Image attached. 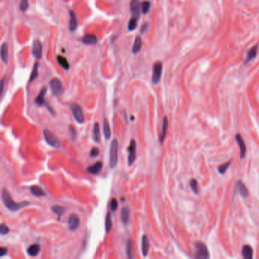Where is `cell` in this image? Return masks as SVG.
Instances as JSON below:
<instances>
[{
    "mask_svg": "<svg viewBox=\"0 0 259 259\" xmlns=\"http://www.w3.org/2000/svg\"><path fill=\"white\" fill-rule=\"evenodd\" d=\"M38 69H39V63H35V65H34V69H33L31 75H30V80H29L30 82H32L34 79H36V78L38 77Z\"/></svg>",
    "mask_w": 259,
    "mask_h": 259,
    "instance_id": "836d02e7",
    "label": "cell"
},
{
    "mask_svg": "<svg viewBox=\"0 0 259 259\" xmlns=\"http://www.w3.org/2000/svg\"><path fill=\"white\" fill-rule=\"evenodd\" d=\"M97 37L96 35L93 34H89L84 36L82 42L86 45H94L97 43Z\"/></svg>",
    "mask_w": 259,
    "mask_h": 259,
    "instance_id": "e0dca14e",
    "label": "cell"
},
{
    "mask_svg": "<svg viewBox=\"0 0 259 259\" xmlns=\"http://www.w3.org/2000/svg\"><path fill=\"white\" fill-rule=\"evenodd\" d=\"M50 87L54 96H61L64 93V87L61 81L58 78H53L50 82Z\"/></svg>",
    "mask_w": 259,
    "mask_h": 259,
    "instance_id": "8992f818",
    "label": "cell"
},
{
    "mask_svg": "<svg viewBox=\"0 0 259 259\" xmlns=\"http://www.w3.org/2000/svg\"><path fill=\"white\" fill-rule=\"evenodd\" d=\"M69 129H70V133H71V135H72V138L74 139V138H76V135H77V132H76L75 129H74V127L70 126L69 127Z\"/></svg>",
    "mask_w": 259,
    "mask_h": 259,
    "instance_id": "7bdbcfd3",
    "label": "cell"
},
{
    "mask_svg": "<svg viewBox=\"0 0 259 259\" xmlns=\"http://www.w3.org/2000/svg\"><path fill=\"white\" fill-rule=\"evenodd\" d=\"M78 27V20L75 12L74 11L70 12V22H69V28L71 31H74Z\"/></svg>",
    "mask_w": 259,
    "mask_h": 259,
    "instance_id": "ac0fdd59",
    "label": "cell"
},
{
    "mask_svg": "<svg viewBox=\"0 0 259 259\" xmlns=\"http://www.w3.org/2000/svg\"><path fill=\"white\" fill-rule=\"evenodd\" d=\"M7 252H8V249H7L6 248L1 247V249H0V256H5V255H7Z\"/></svg>",
    "mask_w": 259,
    "mask_h": 259,
    "instance_id": "ee69618b",
    "label": "cell"
},
{
    "mask_svg": "<svg viewBox=\"0 0 259 259\" xmlns=\"http://www.w3.org/2000/svg\"><path fill=\"white\" fill-rule=\"evenodd\" d=\"M47 87H43L41 89V92L39 93L38 96H36L35 99V103L38 106H43V105H47L46 104V100H45V94L47 93Z\"/></svg>",
    "mask_w": 259,
    "mask_h": 259,
    "instance_id": "2e32d148",
    "label": "cell"
},
{
    "mask_svg": "<svg viewBox=\"0 0 259 259\" xmlns=\"http://www.w3.org/2000/svg\"><path fill=\"white\" fill-rule=\"evenodd\" d=\"M168 125H169L168 119H167V116H165L163 118V126H162L161 134H160V144H163L164 140H165L166 135H167V130H168Z\"/></svg>",
    "mask_w": 259,
    "mask_h": 259,
    "instance_id": "9a60e30c",
    "label": "cell"
},
{
    "mask_svg": "<svg viewBox=\"0 0 259 259\" xmlns=\"http://www.w3.org/2000/svg\"><path fill=\"white\" fill-rule=\"evenodd\" d=\"M162 63L160 62H157L154 64V68H153V75H152V81L155 85L158 84L160 81V77H161L162 73Z\"/></svg>",
    "mask_w": 259,
    "mask_h": 259,
    "instance_id": "ba28073f",
    "label": "cell"
},
{
    "mask_svg": "<svg viewBox=\"0 0 259 259\" xmlns=\"http://www.w3.org/2000/svg\"><path fill=\"white\" fill-rule=\"evenodd\" d=\"M129 218H130V211L128 207H124L122 209L121 212V220L124 225H127L129 221Z\"/></svg>",
    "mask_w": 259,
    "mask_h": 259,
    "instance_id": "d6986e66",
    "label": "cell"
},
{
    "mask_svg": "<svg viewBox=\"0 0 259 259\" xmlns=\"http://www.w3.org/2000/svg\"><path fill=\"white\" fill-rule=\"evenodd\" d=\"M102 168H103V163L101 161H98L95 164H94V165L87 167V169L91 174L97 175L102 170Z\"/></svg>",
    "mask_w": 259,
    "mask_h": 259,
    "instance_id": "5bb4252c",
    "label": "cell"
},
{
    "mask_svg": "<svg viewBox=\"0 0 259 259\" xmlns=\"http://www.w3.org/2000/svg\"><path fill=\"white\" fill-rule=\"evenodd\" d=\"M258 46L255 45L253 47H251L250 50H249L247 54V59H246L247 63L248 62L251 61V60H252L253 59H255L257 53H258Z\"/></svg>",
    "mask_w": 259,
    "mask_h": 259,
    "instance_id": "4316f807",
    "label": "cell"
},
{
    "mask_svg": "<svg viewBox=\"0 0 259 259\" xmlns=\"http://www.w3.org/2000/svg\"><path fill=\"white\" fill-rule=\"evenodd\" d=\"M131 11L134 18H138L140 15V1L139 0H132L131 2Z\"/></svg>",
    "mask_w": 259,
    "mask_h": 259,
    "instance_id": "7c38bea8",
    "label": "cell"
},
{
    "mask_svg": "<svg viewBox=\"0 0 259 259\" xmlns=\"http://www.w3.org/2000/svg\"><path fill=\"white\" fill-rule=\"evenodd\" d=\"M237 188H238L240 194L241 195L242 197H243L244 198H246L249 196V190H248L245 185L241 181H239L237 182Z\"/></svg>",
    "mask_w": 259,
    "mask_h": 259,
    "instance_id": "cb8c5ba5",
    "label": "cell"
},
{
    "mask_svg": "<svg viewBox=\"0 0 259 259\" xmlns=\"http://www.w3.org/2000/svg\"><path fill=\"white\" fill-rule=\"evenodd\" d=\"M128 164L129 166H132L135 161L137 157V145L134 139H132L130 142V145L128 147Z\"/></svg>",
    "mask_w": 259,
    "mask_h": 259,
    "instance_id": "52a82bcc",
    "label": "cell"
},
{
    "mask_svg": "<svg viewBox=\"0 0 259 259\" xmlns=\"http://www.w3.org/2000/svg\"><path fill=\"white\" fill-rule=\"evenodd\" d=\"M93 136H94V139L96 143H100V125L99 123H96L94 124V131H93Z\"/></svg>",
    "mask_w": 259,
    "mask_h": 259,
    "instance_id": "83f0119b",
    "label": "cell"
},
{
    "mask_svg": "<svg viewBox=\"0 0 259 259\" xmlns=\"http://www.w3.org/2000/svg\"><path fill=\"white\" fill-rule=\"evenodd\" d=\"M110 207L112 211H116L118 207V202L116 198H113L110 201Z\"/></svg>",
    "mask_w": 259,
    "mask_h": 259,
    "instance_id": "ab89813d",
    "label": "cell"
},
{
    "mask_svg": "<svg viewBox=\"0 0 259 259\" xmlns=\"http://www.w3.org/2000/svg\"><path fill=\"white\" fill-rule=\"evenodd\" d=\"M195 247H196L195 258L199 259H207L209 258V251L205 243L198 242L195 244Z\"/></svg>",
    "mask_w": 259,
    "mask_h": 259,
    "instance_id": "277c9868",
    "label": "cell"
},
{
    "mask_svg": "<svg viewBox=\"0 0 259 259\" xmlns=\"http://www.w3.org/2000/svg\"><path fill=\"white\" fill-rule=\"evenodd\" d=\"M4 83H5V81H4V79H3V81H2V85H1V94L3 93V88H4Z\"/></svg>",
    "mask_w": 259,
    "mask_h": 259,
    "instance_id": "f6af8a7d",
    "label": "cell"
},
{
    "mask_svg": "<svg viewBox=\"0 0 259 259\" xmlns=\"http://www.w3.org/2000/svg\"><path fill=\"white\" fill-rule=\"evenodd\" d=\"M142 12L144 14H147L151 8V3L148 1H145L141 4Z\"/></svg>",
    "mask_w": 259,
    "mask_h": 259,
    "instance_id": "d590c367",
    "label": "cell"
},
{
    "mask_svg": "<svg viewBox=\"0 0 259 259\" xmlns=\"http://www.w3.org/2000/svg\"><path fill=\"white\" fill-rule=\"evenodd\" d=\"M138 18H132V19L129 21V24H128V30H129V31H132L133 30H135V29L137 27V25H138Z\"/></svg>",
    "mask_w": 259,
    "mask_h": 259,
    "instance_id": "d6a6232c",
    "label": "cell"
},
{
    "mask_svg": "<svg viewBox=\"0 0 259 259\" xmlns=\"http://www.w3.org/2000/svg\"><path fill=\"white\" fill-rule=\"evenodd\" d=\"M30 192H31L32 195L37 197V198L45 196L44 191H43L41 187L38 186V185H34V186L30 188Z\"/></svg>",
    "mask_w": 259,
    "mask_h": 259,
    "instance_id": "d4e9b609",
    "label": "cell"
},
{
    "mask_svg": "<svg viewBox=\"0 0 259 259\" xmlns=\"http://www.w3.org/2000/svg\"><path fill=\"white\" fill-rule=\"evenodd\" d=\"M230 164H231V161H229V162H227V163H223V164H222L221 166H220L218 168L219 173H221V174H223V173H225L226 171H227V169H228V167L230 166Z\"/></svg>",
    "mask_w": 259,
    "mask_h": 259,
    "instance_id": "8d00e7d4",
    "label": "cell"
},
{
    "mask_svg": "<svg viewBox=\"0 0 259 259\" xmlns=\"http://www.w3.org/2000/svg\"><path fill=\"white\" fill-rule=\"evenodd\" d=\"M148 27H149V24L148 23L144 24V25L141 26V34H145V33L147 32Z\"/></svg>",
    "mask_w": 259,
    "mask_h": 259,
    "instance_id": "b9f144b4",
    "label": "cell"
},
{
    "mask_svg": "<svg viewBox=\"0 0 259 259\" xmlns=\"http://www.w3.org/2000/svg\"><path fill=\"white\" fill-rule=\"evenodd\" d=\"M42 53H43L42 43L39 40H36V41H34V44H33V54L36 59H41L42 57Z\"/></svg>",
    "mask_w": 259,
    "mask_h": 259,
    "instance_id": "30bf717a",
    "label": "cell"
},
{
    "mask_svg": "<svg viewBox=\"0 0 259 259\" xmlns=\"http://www.w3.org/2000/svg\"><path fill=\"white\" fill-rule=\"evenodd\" d=\"M190 185H191V189H192V191H194L196 194H198V191H199V190H198V181H197L196 179H191Z\"/></svg>",
    "mask_w": 259,
    "mask_h": 259,
    "instance_id": "e575fe53",
    "label": "cell"
},
{
    "mask_svg": "<svg viewBox=\"0 0 259 259\" xmlns=\"http://www.w3.org/2000/svg\"><path fill=\"white\" fill-rule=\"evenodd\" d=\"M242 256L245 259H251L253 258V249L250 245H245L243 246L242 250Z\"/></svg>",
    "mask_w": 259,
    "mask_h": 259,
    "instance_id": "ffe728a7",
    "label": "cell"
},
{
    "mask_svg": "<svg viewBox=\"0 0 259 259\" xmlns=\"http://www.w3.org/2000/svg\"><path fill=\"white\" fill-rule=\"evenodd\" d=\"M2 201H3V204L5 207L11 211H17L21 210L23 207H26V206L30 205V202L25 201L21 202V203H16L14 202L13 199L12 198L9 191L7 190L6 189H3L2 191Z\"/></svg>",
    "mask_w": 259,
    "mask_h": 259,
    "instance_id": "6da1fadb",
    "label": "cell"
},
{
    "mask_svg": "<svg viewBox=\"0 0 259 259\" xmlns=\"http://www.w3.org/2000/svg\"><path fill=\"white\" fill-rule=\"evenodd\" d=\"M20 8L22 12H25L28 8V0H21Z\"/></svg>",
    "mask_w": 259,
    "mask_h": 259,
    "instance_id": "f35d334b",
    "label": "cell"
},
{
    "mask_svg": "<svg viewBox=\"0 0 259 259\" xmlns=\"http://www.w3.org/2000/svg\"><path fill=\"white\" fill-rule=\"evenodd\" d=\"M43 136H44L46 142L49 145L52 147H55V148H59L60 146H61V142H60L59 138L55 136L50 130L44 129L43 130Z\"/></svg>",
    "mask_w": 259,
    "mask_h": 259,
    "instance_id": "3957f363",
    "label": "cell"
},
{
    "mask_svg": "<svg viewBox=\"0 0 259 259\" xmlns=\"http://www.w3.org/2000/svg\"><path fill=\"white\" fill-rule=\"evenodd\" d=\"M99 154H100V150L97 148V147H93L92 150H91L90 152L91 157H95L98 156Z\"/></svg>",
    "mask_w": 259,
    "mask_h": 259,
    "instance_id": "60d3db41",
    "label": "cell"
},
{
    "mask_svg": "<svg viewBox=\"0 0 259 259\" xmlns=\"http://www.w3.org/2000/svg\"><path fill=\"white\" fill-rule=\"evenodd\" d=\"M9 232H10V229H9L8 227H7L4 223H2L1 226H0V233H1V235H3V236L7 235Z\"/></svg>",
    "mask_w": 259,
    "mask_h": 259,
    "instance_id": "74e56055",
    "label": "cell"
},
{
    "mask_svg": "<svg viewBox=\"0 0 259 259\" xmlns=\"http://www.w3.org/2000/svg\"><path fill=\"white\" fill-rule=\"evenodd\" d=\"M133 242L132 240L131 239H129L127 241V245H126V254L127 257L129 258H133Z\"/></svg>",
    "mask_w": 259,
    "mask_h": 259,
    "instance_id": "1f68e13d",
    "label": "cell"
},
{
    "mask_svg": "<svg viewBox=\"0 0 259 259\" xmlns=\"http://www.w3.org/2000/svg\"><path fill=\"white\" fill-rule=\"evenodd\" d=\"M57 61L58 63L60 65H61L62 67L64 69H66V70H68L69 69V62L68 60L66 59V58L63 57V56H57Z\"/></svg>",
    "mask_w": 259,
    "mask_h": 259,
    "instance_id": "4dcf8cb0",
    "label": "cell"
},
{
    "mask_svg": "<svg viewBox=\"0 0 259 259\" xmlns=\"http://www.w3.org/2000/svg\"><path fill=\"white\" fill-rule=\"evenodd\" d=\"M118 144L116 139L113 140L109 150V163L111 168H115L118 162Z\"/></svg>",
    "mask_w": 259,
    "mask_h": 259,
    "instance_id": "7a4b0ae2",
    "label": "cell"
},
{
    "mask_svg": "<svg viewBox=\"0 0 259 259\" xmlns=\"http://www.w3.org/2000/svg\"><path fill=\"white\" fill-rule=\"evenodd\" d=\"M80 224V219L79 217L77 214H74L69 217L68 220V226L69 229L71 231H74L78 229Z\"/></svg>",
    "mask_w": 259,
    "mask_h": 259,
    "instance_id": "9c48e42d",
    "label": "cell"
},
{
    "mask_svg": "<svg viewBox=\"0 0 259 259\" xmlns=\"http://www.w3.org/2000/svg\"><path fill=\"white\" fill-rule=\"evenodd\" d=\"M236 140L237 143H238V145L240 149V156H241L242 159H243L246 154V147H245V143H244L243 139H242L241 135L237 134L236 135Z\"/></svg>",
    "mask_w": 259,
    "mask_h": 259,
    "instance_id": "8fae6325",
    "label": "cell"
},
{
    "mask_svg": "<svg viewBox=\"0 0 259 259\" xmlns=\"http://www.w3.org/2000/svg\"><path fill=\"white\" fill-rule=\"evenodd\" d=\"M51 209H52V212L55 213V214H56V215H58L59 218H60V217L63 216V214L65 212V207H62V206H59V205L52 206V207H51Z\"/></svg>",
    "mask_w": 259,
    "mask_h": 259,
    "instance_id": "f546056e",
    "label": "cell"
},
{
    "mask_svg": "<svg viewBox=\"0 0 259 259\" xmlns=\"http://www.w3.org/2000/svg\"><path fill=\"white\" fill-rule=\"evenodd\" d=\"M112 217H111L110 213H108L107 214V217H106V220H105V229H106V232L109 233V231L112 229Z\"/></svg>",
    "mask_w": 259,
    "mask_h": 259,
    "instance_id": "f1b7e54d",
    "label": "cell"
},
{
    "mask_svg": "<svg viewBox=\"0 0 259 259\" xmlns=\"http://www.w3.org/2000/svg\"><path fill=\"white\" fill-rule=\"evenodd\" d=\"M40 251H41V247L38 244H33V245H30L27 249V254L32 257H35L39 254Z\"/></svg>",
    "mask_w": 259,
    "mask_h": 259,
    "instance_id": "44dd1931",
    "label": "cell"
},
{
    "mask_svg": "<svg viewBox=\"0 0 259 259\" xmlns=\"http://www.w3.org/2000/svg\"><path fill=\"white\" fill-rule=\"evenodd\" d=\"M1 58L5 64L8 62V45L7 43H3L1 47Z\"/></svg>",
    "mask_w": 259,
    "mask_h": 259,
    "instance_id": "484cf974",
    "label": "cell"
},
{
    "mask_svg": "<svg viewBox=\"0 0 259 259\" xmlns=\"http://www.w3.org/2000/svg\"><path fill=\"white\" fill-rule=\"evenodd\" d=\"M71 111H72L73 117L78 123L83 124L85 123V115H84L81 107L77 103H73L71 106Z\"/></svg>",
    "mask_w": 259,
    "mask_h": 259,
    "instance_id": "5b68a950",
    "label": "cell"
},
{
    "mask_svg": "<svg viewBox=\"0 0 259 259\" xmlns=\"http://www.w3.org/2000/svg\"><path fill=\"white\" fill-rule=\"evenodd\" d=\"M142 47V41L141 38L139 36H136L134 44L132 47V52L134 54H137L140 52Z\"/></svg>",
    "mask_w": 259,
    "mask_h": 259,
    "instance_id": "7402d4cb",
    "label": "cell"
},
{
    "mask_svg": "<svg viewBox=\"0 0 259 259\" xmlns=\"http://www.w3.org/2000/svg\"><path fill=\"white\" fill-rule=\"evenodd\" d=\"M103 134H104V137L107 140H109L111 138V129L110 125L108 120L105 118L103 120Z\"/></svg>",
    "mask_w": 259,
    "mask_h": 259,
    "instance_id": "603a6c76",
    "label": "cell"
},
{
    "mask_svg": "<svg viewBox=\"0 0 259 259\" xmlns=\"http://www.w3.org/2000/svg\"><path fill=\"white\" fill-rule=\"evenodd\" d=\"M149 249H150V242H149V239L146 235H145V236H143V237H142L141 241V250L144 257H146L147 254H148Z\"/></svg>",
    "mask_w": 259,
    "mask_h": 259,
    "instance_id": "4fadbf2b",
    "label": "cell"
}]
</instances>
